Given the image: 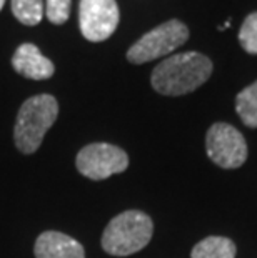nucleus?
Here are the masks:
<instances>
[{
	"mask_svg": "<svg viewBox=\"0 0 257 258\" xmlns=\"http://www.w3.org/2000/svg\"><path fill=\"white\" fill-rule=\"evenodd\" d=\"M154 232L150 217L140 210H127L114 217L102 233V248L109 255L129 256L149 243Z\"/></svg>",
	"mask_w": 257,
	"mask_h": 258,
	"instance_id": "7ed1b4c3",
	"label": "nucleus"
},
{
	"mask_svg": "<svg viewBox=\"0 0 257 258\" xmlns=\"http://www.w3.org/2000/svg\"><path fill=\"white\" fill-rule=\"evenodd\" d=\"M75 167L90 180H106L122 173L129 167V157L122 148L111 144H90L77 153Z\"/></svg>",
	"mask_w": 257,
	"mask_h": 258,
	"instance_id": "423d86ee",
	"label": "nucleus"
},
{
	"mask_svg": "<svg viewBox=\"0 0 257 258\" xmlns=\"http://www.w3.org/2000/svg\"><path fill=\"white\" fill-rule=\"evenodd\" d=\"M57 115L59 103L56 97L40 93L27 98L17 113L14 128V140L19 150L25 155L39 150L43 137L56 123Z\"/></svg>",
	"mask_w": 257,
	"mask_h": 258,
	"instance_id": "f03ea898",
	"label": "nucleus"
},
{
	"mask_svg": "<svg viewBox=\"0 0 257 258\" xmlns=\"http://www.w3.org/2000/svg\"><path fill=\"white\" fill-rule=\"evenodd\" d=\"M212 62L197 52L177 53L162 60L152 72L150 84L161 95L179 97L194 92L209 80Z\"/></svg>",
	"mask_w": 257,
	"mask_h": 258,
	"instance_id": "f257e3e1",
	"label": "nucleus"
},
{
	"mask_svg": "<svg viewBox=\"0 0 257 258\" xmlns=\"http://www.w3.org/2000/svg\"><path fill=\"white\" fill-rule=\"evenodd\" d=\"M35 258H85L77 240L60 232H43L35 241Z\"/></svg>",
	"mask_w": 257,
	"mask_h": 258,
	"instance_id": "1a4fd4ad",
	"label": "nucleus"
},
{
	"mask_svg": "<svg viewBox=\"0 0 257 258\" xmlns=\"http://www.w3.org/2000/svg\"><path fill=\"white\" fill-rule=\"evenodd\" d=\"M70 5L72 0H45L43 9L50 24L62 25L70 17Z\"/></svg>",
	"mask_w": 257,
	"mask_h": 258,
	"instance_id": "4468645a",
	"label": "nucleus"
},
{
	"mask_svg": "<svg viewBox=\"0 0 257 258\" xmlns=\"http://www.w3.org/2000/svg\"><path fill=\"white\" fill-rule=\"evenodd\" d=\"M239 42L245 52L257 55V12L247 15L242 22L239 30Z\"/></svg>",
	"mask_w": 257,
	"mask_h": 258,
	"instance_id": "ddd939ff",
	"label": "nucleus"
},
{
	"mask_svg": "<svg viewBox=\"0 0 257 258\" xmlns=\"http://www.w3.org/2000/svg\"><path fill=\"white\" fill-rule=\"evenodd\" d=\"M4 4H5V0H0V10L4 9Z\"/></svg>",
	"mask_w": 257,
	"mask_h": 258,
	"instance_id": "2eb2a0df",
	"label": "nucleus"
},
{
	"mask_svg": "<svg viewBox=\"0 0 257 258\" xmlns=\"http://www.w3.org/2000/svg\"><path fill=\"white\" fill-rule=\"evenodd\" d=\"M120 20L116 0H80L79 27L89 42H104L116 32Z\"/></svg>",
	"mask_w": 257,
	"mask_h": 258,
	"instance_id": "0eeeda50",
	"label": "nucleus"
},
{
	"mask_svg": "<svg viewBox=\"0 0 257 258\" xmlns=\"http://www.w3.org/2000/svg\"><path fill=\"white\" fill-rule=\"evenodd\" d=\"M236 110L247 127L257 128V80L237 93Z\"/></svg>",
	"mask_w": 257,
	"mask_h": 258,
	"instance_id": "9b49d317",
	"label": "nucleus"
},
{
	"mask_svg": "<svg viewBox=\"0 0 257 258\" xmlns=\"http://www.w3.org/2000/svg\"><path fill=\"white\" fill-rule=\"evenodd\" d=\"M207 155L221 168H239L247 160V144L240 132L229 123L217 122L207 130Z\"/></svg>",
	"mask_w": 257,
	"mask_h": 258,
	"instance_id": "39448f33",
	"label": "nucleus"
},
{
	"mask_svg": "<svg viewBox=\"0 0 257 258\" xmlns=\"http://www.w3.org/2000/svg\"><path fill=\"white\" fill-rule=\"evenodd\" d=\"M12 67L19 75L30 80H47L56 74V65L42 55L34 43H22L12 55Z\"/></svg>",
	"mask_w": 257,
	"mask_h": 258,
	"instance_id": "6e6552de",
	"label": "nucleus"
},
{
	"mask_svg": "<svg viewBox=\"0 0 257 258\" xmlns=\"http://www.w3.org/2000/svg\"><path fill=\"white\" fill-rule=\"evenodd\" d=\"M192 258H236V245L226 237H207L192 248Z\"/></svg>",
	"mask_w": 257,
	"mask_h": 258,
	"instance_id": "9d476101",
	"label": "nucleus"
},
{
	"mask_svg": "<svg viewBox=\"0 0 257 258\" xmlns=\"http://www.w3.org/2000/svg\"><path fill=\"white\" fill-rule=\"evenodd\" d=\"M12 14L27 27L39 25L43 17L42 0H12Z\"/></svg>",
	"mask_w": 257,
	"mask_h": 258,
	"instance_id": "f8f14e48",
	"label": "nucleus"
},
{
	"mask_svg": "<svg viewBox=\"0 0 257 258\" xmlns=\"http://www.w3.org/2000/svg\"><path fill=\"white\" fill-rule=\"evenodd\" d=\"M189 38V29L184 22L177 19L164 22L154 30L147 32L127 50V60L130 63L152 62L159 57H166L176 48L184 45Z\"/></svg>",
	"mask_w": 257,
	"mask_h": 258,
	"instance_id": "20e7f679",
	"label": "nucleus"
}]
</instances>
